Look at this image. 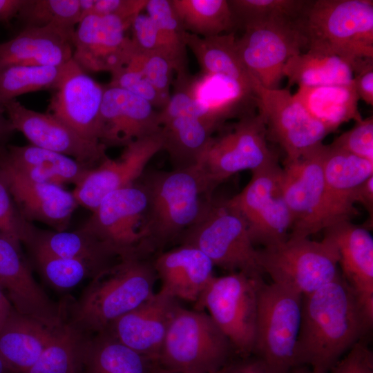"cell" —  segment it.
I'll list each match as a JSON object with an SVG mask.
<instances>
[{
	"instance_id": "cell-1",
	"label": "cell",
	"mask_w": 373,
	"mask_h": 373,
	"mask_svg": "<svg viewBox=\"0 0 373 373\" xmlns=\"http://www.w3.org/2000/svg\"><path fill=\"white\" fill-rule=\"evenodd\" d=\"M372 326L340 273L330 283L303 296L295 367L329 373Z\"/></svg>"
},
{
	"instance_id": "cell-2",
	"label": "cell",
	"mask_w": 373,
	"mask_h": 373,
	"mask_svg": "<svg viewBox=\"0 0 373 373\" xmlns=\"http://www.w3.org/2000/svg\"><path fill=\"white\" fill-rule=\"evenodd\" d=\"M152 260L119 258L91 278L78 300H64L67 319L81 331L95 335L134 309L155 292Z\"/></svg>"
},
{
	"instance_id": "cell-3",
	"label": "cell",
	"mask_w": 373,
	"mask_h": 373,
	"mask_svg": "<svg viewBox=\"0 0 373 373\" xmlns=\"http://www.w3.org/2000/svg\"><path fill=\"white\" fill-rule=\"evenodd\" d=\"M139 180L147 196L144 234L148 255L178 241L199 220L213 198L198 165L144 172Z\"/></svg>"
},
{
	"instance_id": "cell-4",
	"label": "cell",
	"mask_w": 373,
	"mask_h": 373,
	"mask_svg": "<svg viewBox=\"0 0 373 373\" xmlns=\"http://www.w3.org/2000/svg\"><path fill=\"white\" fill-rule=\"evenodd\" d=\"M300 25L307 50L338 56L351 67L373 58L372 0H309Z\"/></svg>"
},
{
	"instance_id": "cell-5",
	"label": "cell",
	"mask_w": 373,
	"mask_h": 373,
	"mask_svg": "<svg viewBox=\"0 0 373 373\" xmlns=\"http://www.w3.org/2000/svg\"><path fill=\"white\" fill-rule=\"evenodd\" d=\"M234 353L229 339L204 310L175 309L157 363L183 373H217Z\"/></svg>"
},
{
	"instance_id": "cell-6",
	"label": "cell",
	"mask_w": 373,
	"mask_h": 373,
	"mask_svg": "<svg viewBox=\"0 0 373 373\" xmlns=\"http://www.w3.org/2000/svg\"><path fill=\"white\" fill-rule=\"evenodd\" d=\"M178 242L200 249L214 267L262 278L258 249L247 225L227 200L212 198L202 217L180 236Z\"/></svg>"
},
{
	"instance_id": "cell-7",
	"label": "cell",
	"mask_w": 373,
	"mask_h": 373,
	"mask_svg": "<svg viewBox=\"0 0 373 373\" xmlns=\"http://www.w3.org/2000/svg\"><path fill=\"white\" fill-rule=\"evenodd\" d=\"M258 262L271 283L301 296L316 291L341 273L336 247L325 236L321 241L289 237L258 249Z\"/></svg>"
},
{
	"instance_id": "cell-8",
	"label": "cell",
	"mask_w": 373,
	"mask_h": 373,
	"mask_svg": "<svg viewBox=\"0 0 373 373\" xmlns=\"http://www.w3.org/2000/svg\"><path fill=\"white\" fill-rule=\"evenodd\" d=\"M303 296L262 280L258 289L252 355L271 373H290L295 367Z\"/></svg>"
},
{
	"instance_id": "cell-9",
	"label": "cell",
	"mask_w": 373,
	"mask_h": 373,
	"mask_svg": "<svg viewBox=\"0 0 373 373\" xmlns=\"http://www.w3.org/2000/svg\"><path fill=\"white\" fill-rule=\"evenodd\" d=\"M262 280L242 272L214 276L193 304L195 309L208 311L240 358L252 355L258 289Z\"/></svg>"
},
{
	"instance_id": "cell-10",
	"label": "cell",
	"mask_w": 373,
	"mask_h": 373,
	"mask_svg": "<svg viewBox=\"0 0 373 373\" xmlns=\"http://www.w3.org/2000/svg\"><path fill=\"white\" fill-rule=\"evenodd\" d=\"M220 131L198 164L210 194L240 171L253 172L278 162L269 148L265 122L258 112Z\"/></svg>"
},
{
	"instance_id": "cell-11",
	"label": "cell",
	"mask_w": 373,
	"mask_h": 373,
	"mask_svg": "<svg viewBox=\"0 0 373 373\" xmlns=\"http://www.w3.org/2000/svg\"><path fill=\"white\" fill-rule=\"evenodd\" d=\"M300 19H279L246 26L236 39L240 58L260 85L278 89L283 76V68L289 58L307 50Z\"/></svg>"
},
{
	"instance_id": "cell-12",
	"label": "cell",
	"mask_w": 373,
	"mask_h": 373,
	"mask_svg": "<svg viewBox=\"0 0 373 373\" xmlns=\"http://www.w3.org/2000/svg\"><path fill=\"white\" fill-rule=\"evenodd\" d=\"M146 205V193L138 180L107 194L80 229L104 242L119 258H148L144 234Z\"/></svg>"
},
{
	"instance_id": "cell-13",
	"label": "cell",
	"mask_w": 373,
	"mask_h": 373,
	"mask_svg": "<svg viewBox=\"0 0 373 373\" xmlns=\"http://www.w3.org/2000/svg\"><path fill=\"white\" fill-rule=\"evenodd\" d=\"M324 146L283 168L281 191L292 222L289 237L309 238L335 224L323 173Z\"/></svg>"
},
{
	"instance_id": "cell-14",
	"label": "cell",
	"mask_w": 373,
	"mask_h": 373,
	"mask_svg": "<svg viewBox=\"0 0 373 373\" xmlns=\"http://www.w3.org/2000/svg\"><path fill=\"white\" fill-rule=\"evenodd\" d=\"M252 78L257 112L265 122L267 139L284 150L285 163L297 160L323 144L331 132L312 117L289 90L267 89Z\"/></svg>"
},
{
	"instance_id": "cell-15",
	"label": "cell",
	"mask_w": 373,
	"mask_h": 373,
	"mask_svg": "<svg viewBox=\"0 0 373 373\" xmlns=\"http://www.w3.org/2000/svg\"><path fill=\"white\" fill-rule=\"evenodd\" d=\"M133 21L117 15L85 16L73 35V61L86 72L111 73L125 66L133 44L126 36Z\"/></svg>"
},
{
	"instance_id": "cell-16",
	"label": "cell",
	"mask_w": 373,
	"mask_h": 373,
	"mask_svg": "<svg viewBox=\"0 0 373 373\" xmlns=\"http://www.w3.org/2000/svg\"><path fill=\"white\" fill-rule=\"evenodd\" d=\"M3 108L15 131H20L34 146L69 156L90 169L108 157L104 145L84 138L48 113L29 109L16 99Z\"/></svg>"
},
{
	"instance_id": "cell-17",
	"label": "cell",
	"mask_w": 373,
	"mask_h": 373,
	"mask_svg": "<svg viewBox=\"0 0 373 373\" xmlns=\"http://www.w3.org/2000/svg\"><path fill=\"white\" fill-rule=\"evenodd\" d=\"M21 244L0 233V287L17 312L56 329L65 319L61 303L53 302L36 282Z\"/></svg>"
},
{
	"instance_id": "cell-18",
	"label": "cell",
	"mask_w": 373,
	"mask_h": 373,
	"mask_svg": "<svg viewBox=\"0 0 373 373\" xmlns=\"http://www.w3.org/2000/svg\"><path fill=\"white\" fill-rule=\"evenodd\" d=\"M161 151L160 131L127 144L118 158L107 157L72 191L78 205L93 211L107 194L137 182L149 161Z\"/></svg>"
},
{
	"instance_id": "cell-19",
	"label": "cell",
	"mask_w": 373,
	"mask_h": 373,
	"mask_svg": "<svg viewBox=\"0 0 373 373\" xmlns=\"http://www.w3.org/2000/svg\"><path fill=\"white\" fill-rule=\"evenodd\" d=\"M161 130L159 112L148 101L124 89L105 86L99 140L106 149L124 147Z\"/></svg>"
},
{
	"instance_id": "cell-20",
	"label": "cell",
	"mask_w": 373,
	"mask_h": 373,
	"mask_svg": "<svg viewBox=\"0 0 373 373\" xmlns=\"http://www.w3.org/2000/svg\"><path fill=\"white\" fill-rule=\"evenodd\" d=\"M104 90V86L88 75L73 59L58 87L54 90L47 113L66 124L84 138L101 144L99 113Z\"/></svg>"
},
{
	"instance_id": "cell-21",
	"label": "cell",
	"mask_w": 373,
	"mask_h": 373,
	"mask_svg": "<svg viewBox=\"0 0 373 373\" xmlns=\"http://www.w3.org/2000/svg\"><path fill=\"white\" fill-rule=\"evenodd\" d=\"M335 245L341 276L353 290L367 318L373 323V238L365 228L350 220L324 230Z\"/></svg>"
},
{
	"instance_id": "cell-22",
	"label": "cell",
	"mask_w": 373,
	"mask_h": 373,
	"mask_svg": "<svg viewBox=\"0 0 373 373\" xmlns=\"http://www.w3.org/2000/svg\"><path fill=\"white\" fill-rule=\"evenodd\" d=\"M179 305L178 300L155 292L115 320L104 332L157 363L168 327Z\"/></svg>"
},
{
	"instance_id": "cell-23",
	"label": "cell",
	"mask_w": 373,
	"mask_h": 373,
	"mask_svg": "<svg viewBox=\"0 0 373 373\" xmlns=\"http://www.w3.org/2000/svg\"><path fill=\"white\" fill-rule=\"evenodd\" d=\"M16 206L23 218L43 223L54 231H66L79 206L73 194L62 186L31 180L0 160Z\"/></svg>"
},
{
	"instance_id": "cell-24",
	"label": "cell",
	"mask_w": 373,
	"mask_h": 373,
	"mask_svg": "<svg viewBox=\"0 0 373 373\" xmlns=\"http://www.w3.org/2000/svg\"><path fill=\"white\" fill-rule=\"evenodd\" d=\"M152 262L161 283L159 292L178 300L194 304L214 277L211 260L188 245L161 251Z\"/></svg>"
},
{
	"instance_id": "cell-25",
	"label": "cell",
	"mask_w": 373,
	"mask_h": 373,
	"mask_svg": "<svg viewBox=\"0 0 373 373\" xmlns=\"http://www.w3.org/2000/svg\"><path fill=\"white\" fill-rule=\"evenodd\" d=\"M75 30L54 26L24 27L0 43V70L15 65L59 66L73 59Z\"/></svg>"
},
{
	"instance_id": "cell-26",
	"label": "cell",
	"mask_w": 373,
	"mask_h": 373,
	"mask_svg": "<svg viewBox=\"0 0 373 373\" xmlns=\"http://www.w3.org/2000/svg\"><path fill=\"white\" fill-rule=\"evenodd\" d=\"M193 97L212 124L221 128L227 120L256 113L253 87L229 77L201 74L188 77Z\"/></svg>"
},
{
	"instance_id": "cell-27",
	"label": "cell",
	"mask_w": 373,
	"mask_h": 373,
	"mask_svg": "<svg viewBox=\"0 0 373 373\" xmlns=\"http://www.w3.org/2000/svg\"><path fill=\"white\" fill-rule=\"evenodd\" d=\"M323 173L329 206L335 223L357 214L353 195L373 175V162L332 146H324Z\"/></svg>"
},
{
	"instance_id": "cell-28",
	"label": "cell",
	"mask_w": 373,
	"mask_h": 373,
	"mask_svg": "<svg viewBox=\"0 0 373 373\" xmlns=\"http://www.w3.org/2000/svg\"><path fill=\"white\" fill-rule=\"evenodd\" d=\"M0 160L31 180L62 186H77L93 169L69 156L31 144H8Z\"/></svg>"
},
{
	"instance_id": "cell-29",
	"label": "cell",
	"mask_w": 373,
	"mask_h": 373,
	"mask_svg": "<svg viewBox=\"0 0 373 373\" xmlns=\"http://www.w3.org/2000/svg\"><path fill=\"white\" fill-rule=\"evenodd\" d=\"M57 328H50L13 308L0 331V356L12 373H26L38 360Z\"/></svg>"
},
{
	"instance_id": "cell-30",
	"label": "cell",
	"mask_w": 373,
	"mask_h": 373,
	"mask_svg": "<svg viewBox=\"0 0 373 373\" xmlns=\"http://www.w3.org/2000/svg\"><path fill=\"white\" fill-rule=\"evenodd\" d=\"M25 245L28 249L82 261L97 274L119 258L104 242L80 228L74 231H57L35 227L30 240Z\"/></svg>"
},
{
	"instance_id": "cell-31",
	"label": "cell",
	"mask_w": 373,
	"mask_h": 373,
	"mask_svg": "<svg viewBox=\"0 0 373 373\" xmlns=\"http://www.w3.org/2000/svg\"><path fill=\"white\" fill-rule=\"evenodd\" d=\"M216 131L215 126L190 116H178L162 123L163 151L173 169L182 170L199 164Z\"/></svg>"
},
{
	"instance_id": "cell-32",
	"label": "cell",
	"mask_w": 373,
	"mask_h": 373,
	"mask_svg": "<svg viewBox=\"0 0 373 373\" xmlns=\"http://www.w3.org/2000/svg\"><path fill=\"white\" fill-rule=\"evenodd\" d=\"M293 96L331 133L343 123L363 118L353 82L345 85L298 87Z\"/></svg>"
},
{
	"instance_id": "cell-33",
	"label": "cell",
	"mask_w": 373,
	"mask_h": 373,
	"mask_svg": "<svg viewBox=\"0 0 373 373\" xmlns=\"http://www.w3.org/2000/svg\"><path fill=\"white\" fill-rule=\"evenodd\" d=\"M184 39L202 74L227 76L253 87V78L238 52L235 32L207 37L185 32Z\"/></svg>"
},
{
	"instance_id": "cell-34",
	"label": "cell",
	"mask_w": 373,
	"mask_h": 373,
	"mask_svg": "<svg viewBox=\"0 0 373 373\" xmlns=\"http://www.w3.org/2000/svg\"><path fill=\"white\" fill-rule=\"evenodd\" d=\"M288 86L316 87L349 84L353 80L350 65L338 56L307 50L291 57L283 68Z\"/></svg>"
},
{
	"instance_id": "cell-35",
	"label": "cell",
	"mask_w": 373,
	"mask_h": 373,
	"mask_svg": "<svg viewBox=\"0 0 373 373\" xmlns=\"http://www.w3.org/2000/svg\"><path fill=\"white\" fill-rule=\"evenodd\" d=\"M91 336L66 317L38 360L26 373H84Z\"/></svg>"
},
{
	"instance_id": "cell-36",
	"label": "cell",
	"mask_w": 373,
	"mask_h": 373,
	"mask_svg": "<svg viewBox=\"0 0 373 373\" xmlns=\"http://www.w3.org/2000/svg\"><path fill=\"white\" fill-rule=\"evenodd\" d=\"M155 363L102 332L89 341L84 373H151Z\"/></svg>"
},
{
	"instance_id": "cell-37",
	"label": "cell",
	"mask_w": 373,
	"mask_h": 373,
	"mask_svg": "<svg viewBox=\"0 0 373 373\" xmlns=\"http://www.w3.org/2000/svg\"><path fill=\"white\" fill-rule=\"evenodd\" d=\"M185 32L202 37L235 32L228 0H171Z\"/></svg>"
},
{
	"instance_id": "cell-38",
	"label": "cell",
	"mask_w": 373,
	"mask_h": 373,
	"mask_svg": "<svg viewBox=\"0 0 373 373\" xmlns=\"http://www.w3.org/2000/svg\"><path fill=\"white\" fill-rule=\"evenodd\" d=\"M71 61L59 66L15 65L1 70L0 106L3 107L6 103L24 93L55 90Z\"/></svg>"
},
{
	"instance_id": "cell-39",
	"label": "cell",
	"mask_w": 373,
	"mask_h": 373,
	"mask_svg": "<svg viewBox=\"0 0 373 373\" xmlns=\"http://www.w3.org/2000/svg\"><path fill=\"white\" fill-rule=\"evenodd\" d=\"M245 187L227 199L229 204L242 216L248 226L281 191L283 169L278 162L254 171Z\"/></svg>"
},
{
	"instance_id": "cell-40",
	"label": "cell",
	"mask_w": 373,
	"mask_h": 373,
	"mask_svg": "<svg viewBox=\"0 0 373 373\" xmlns=\"http://www.w3.org/2000/svg\"><path fill=\"white\" fill-rule=\"evenodd\" d=\"M309 0H228L237 29L265 21L298 19Z\"/></svg>"
},
{
	"instance_id": "cell-41",
	"label": "cell",
	"mask_w": 373,
	"mask_h": 373,
	"mask_svg": "<svg viewBox=\"0 0 373 373\" xmlns=\"http://www.w3.org/2000/svg\"><path fill=\"white\" fill-rule=\"evenodd\" d=\"M17 17L24 27L54 26L75 30L81 19L79 0H26Z\"/></svg>"
},
{
	"instance_id": "cell-42",
	"label": "cell",
	"mask_w": 373,
	"mask_h": 373,
	"mask_svg": "<svg viewBox=\"0 0 373 373\" xmlns=\"http://www.w3.org/2000/svg\"><path fill=\"white\" fill-rule=\"evenodd\" d=\"M38 272L48 285L58 290L70 289L97 273L88 264L61 258L35 249H28Z\"/></svg>"
},
{
	"instance_id": "cell-43",
	"label": "cell",
	"mask_w": 373,
	"mask_h": 373,
	"mask_svg": "<svg viewBox=\"0 0 373 373\" xmlns=\"http://www.w3.org/2000/svg\"><path fill=\"white\" fill-rule=\"evenodd\" d=\"M144 10L160 30L169 54L180 66L187 67L185 31L171 0H148Z\"/></svg>"
},
{
	"instance_id": "cell-44",
	"label": "cell",
	"mask_w": 373,
	"mask_h": 373,
	"mask_svg": "<svg viewBox=\"0 0 373 373\" xmlns=\"http://www.w3.org/2000/svg\"><path fill=\"white\" fill-rule=\"evenodd\" d=\"M126 65L139 71L168 103L173 74H180L178 66L171 57L160 52L138 50L133 46Z\"/></svg>"
},
{
	"instance_id": "cell-45",
	"label": "cell",
	"mask_w": 373,
	"mask_h": 373,
	"mask_svg": "<svg viewBox=\"0 0 373 373\" xmlns=\"http://www.w3.org/2000/svg\"><path fill=\"white\" fill-rule=\"evenodd\" d=\"M35 228L19 211L6 174L0 167V233L25 245L31 238Z\"/></svg>"
},
{
	"instance_id": "cell-46",
	"label": "cell",
	"mask_w": 373,
	"mask_h": 373,
	"mask_svg": "<svg viewBox=\"0 0 373 373\" xmlns=\"http://www.w3.org/2000/svg\"><path fill=\"white\" fill-rule=\"evenodd\" d=\"M356 156L373 162V117L359 119L330 144Z\"/></svg>"
},
{
	"instance_id": "cell-47",
	"label": "cell",
	"mask_w": 373,
	"mask_h": 373,
	"mask_svg": "<svg viewBox=\"0 0 373 373\" xmlns=\"http://www.w3.org/2000/svg\"><path fill=\"white\" fill-rule=\"evenodd\" d=\"M108 85L124 89L148 101L154 108L161 110L167 104L166 101L155 88L135 69L124 66L112 72Z\"/></svg>"
},
{
	"instance_id": "cell-48",
	"label": "cell",
	"mask_w": 373,
	"mask_h": 373,
	"mask_svg": "<svg viewBox=\"0 0 373 373\" xmlns=\"http://www.w3.org/2000/svg\"><path fill=\"white\" fill-rule=\"evenodd\" d=\"M148 0H79L81 19L93 14L117 15L133 21L144 10ZM80 19V21H81Z\"/></svg>"
},
{
	"instance_id": "cell-49",
	"label": "cell",
	"mask_w": 373,
	"mask_h": 373,
	"mask_svg": "<svg viewBox=\"0 0 373 373\" xmlns=\"http://www.w3.org/2000/svg\"><path fill=\"white\" fill-rule=\"evenodd\" d=\"M131 28L132 31L131 39L135 49L160 52L171 57L166 52L157 27L146 14L137 15L133 20Z\"/></svg>"
},
{
	"instance_id": "cell-50",
	"label": "cell",
	"mask_w": 373,
	"mask_h": 373,
	"mask_svg": "<svg viewBox=\"0 0 373 373\" xmlns=\"http://www.w3.org/2000/svg\"><path fill=\"white\" fill-rule=\"evenodd\" d=\"M329 372L373 373V352L361 340L333 365Z\"/></svg>"
},
{
	"instance_id": "cell-51",
	"label": "cell",
	"mask_w": 373,
	"mask_h": 373,
	"mask_svg": "<svg viewBox=\"0 0 373 373\" xmlns=\"http://www.w3.org/2000/svg\"><path fill=\"white\" fill-rule=\"evenodd\" d=\"M353 84L359 99L373 106V58H365L352 66Z\"/></svg>"
},
{
	"instance_id": "cell-52",
	"label": "cell",
	"mask_w": 373,
	"mask_h": 373,
	"mask_svg": "<svg viewBox=\"0 0 373 373\" xmlns=\"http://www.w3.org/2000/svg\"><path fill=\"white\" fill-rule=\"evenodd\" d=\"M224 373H271L266 365L251 355L231 361L224 368Z\"/></svg>"
},
{
	"instance_id": "cell-53",
	"label": "cell",
	"mask_w": 373,
	"mask_h": 373,
	"mask_svg": "<svg viewBox=\"0 0 373 373\" xmlns=\"http://www.w3.org/2000/svg\"><path fill=\"white\" fill-rule=\"evenodd\" d=\"M354 203L361 204L371 215L373 213V175L361 183L353 195Z\"/></svg>"
},
{
	"instance_id": "cell-54",
	"label": "cell",
	"mask_w": 373,
	"mask_h": 373,
	"mask_svg": "<svg viewBox=\"0 0 373 373\" xmlns=\"http://www.w3.org/2000/svg\"><path fill=\"white\" fill-rule=\"evenodd\" d=\"M26 0H0V22L9 23L17 17Z\"/></svg>"
},
{
	"instance_id": "cell-55",
	"label": "cell",
	"mask_w": 373,
	"mask_h": 373,
	"mask_svg": "<svg viewBox=\"0 0 373 373\" xmlns=\"http://www.w3.org/2000/svg\"><path fill=\"white\" fill-rule=\"evenodd\" d=\"M15 131L4 108L0 106V155L7 149L8 142Z\"/></svg>"
},
{
	"instance_id": "cell-56",
	"label": "cell",
	"mask_w": 373,
	"mask_h": 373,
	"mask_svg": "<svg viewBox=\"0 0 373 373\" xmlns=\"http://www.w3.org/2000/svg\"><path fill=\"white\" fill-rule=\"evenodd\" d=\"M13 307L6 294L0 288V331L10 316Z\"/></svg>"
},
{
	"instance_id": "cell-57",
	"label": "cell",
	"mask_w": 373,
	"mask_h": 373,
	"mask_svg": "<svg viewBox=\"0 0 373 373\" xmlns=\"http://www.w3.org/2000/svg\"><path fill=\"white\" fill-rule=\"evenodd\" d=\"M224 368L222 370H220V372L217 373H224ZM151 373H183V372L173 371V370L165 368L161 366L160 365H159L157 363H155L154 365L153 366Z\"/></svg>"
},
{
	"instance_id": "cell-58",
	"label": "cell",
	"mask_w": 373,
	"mask_h": 373,
	"mask_svg": "<svg viewBox=\"0 0 373 373\" xmlns=\"http://www.w3.org/2000/svg\"><path fill=\"white\" fill-rule=\"evenodd\" d=\"M290 373H324L318 372L305 365H299L294 367L290 372Z\"/></svg>"
},
{
	"instance_id": "cell-59",
	"label": "cell",
	"mask_w": 373,
	"mask_h": 373,
	"mask_svg": "<svg viewBox=\"0 0 373 373\" xmlns=\"http://www.w3.org/2000/svg\"><path fill=\"white\" fill-rule=\"evenodd\" d=\"M0 373H12L1 356H0Z\"/></svg>"
},
{
	"instance_id": "cell-60",
	"label": "cell",
	"mask_w": 373,
	"mask_h": 373,
	"mask_svg": "<svg viewBox=\"0 0 373 373\" xmlns=\"http://www.w3.org/2000/svg\"><path fill=\"white\" fill-rule=\"evenodd\" d=\"M1 288V287H0Z\"/></svg>"
}]
</instances>
